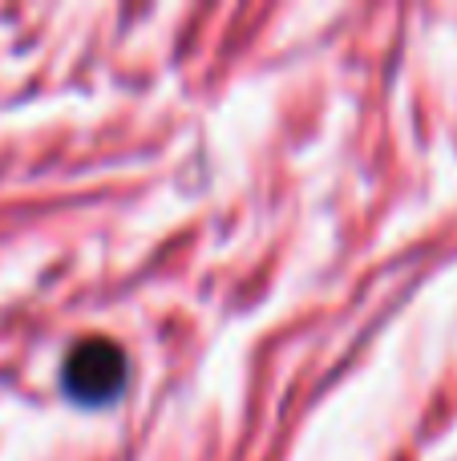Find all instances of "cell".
I'll return each mask as SVG.
<instances>
[{
  "label": "cell",
  "instance_id": "obj_1",
  "mask_svg": "<svg viewBox=\"0 0 457 461\" xmlns=\"http://www.w3.org/2000/svg\"><path fill=\"white\" fill-rule=\"evenodd\" d=\"M126 352L121 344L105 340V336H89V340L73 344V352L65 357V393L81 405H102L113 401L126 384Z\"/></svg>",
  "mask_w": 457,
  "mask_h": 461
}]
</instances>
